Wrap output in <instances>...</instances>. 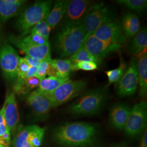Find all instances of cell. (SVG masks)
Listing matches in <instances>:
<instances>
[{
  "label": "cell",
  "instance_id": "cell-1",
  "mask_svg": "<svg viewBox=\"0 0 147 147\" xmlns=\"http://www.w3.org/2000/svg\"><path fill=\"white\" fill-rule=\"evenodd\" d=\"M96 127L86 122L68 123L54 131L55 141L63 147H87L94 142Z\"/></svg>",
  "mask_w": 147,
  "mask_h": 147
},
{
  "label": "cell",
  "instance_id": "cell-2",
  "mask_svg": "<svg viewBox=\"0 0 147 147\" xmlns=\"http://www.w3.org/2000/svg\"><path fill=\"white\" fill-rule=\"evenodd\" d=\"M85 38L82 22H64L56 36V49L61 57H70L83 47Z\"/></svg>",
  "mask_w": 147,
  "mask_h": 147
},
{
  "label": "cell",
  "instance_id": "cell-3",
  "mask_svg": "<svg viewBox=\"0 0 147 147\" xmlns=\"http://www.w3.org/2000/svg\"><path fill=\"white\" fill-rule=\"evenodd\" d=\"M108 98L106 87L90 90L78 99L69 108L74 115L91 116L98 114L104 107Z\"/></svg>",
  "mask_w": 147,
  "mask_h": 147
},
{
  "label": "cell",
  "instance_id": "cell-4",
  "mask_svg": "<svg viewBox=\"0 0 147 147\" xmlns=\"http://www.w3.org/2000/svg\"><path fill=\"white\" fill-rule=\"evenodd\" d=\"M51 1H39L28 7L18 19L16 26L23 38L27 36L37 24L47 20L51 11Z\"/></svg>",
  "mask_w": 147,
  "mask_h": 147
},
{
  "label": "cell",
  "instance_id": "cell-5",
  "mask_svg": "<svg viewBox=\"0 0 147 147\" xmlns=\"http://www.w3.org/2000/svg\"><path fill=\"white\" fill-rule=\"evenodd\" d=\"M115 19L110 7L103 2L94 3L82 20L86 39L108 21Z\"/></svg>",
  "mask_w": 147,
  "mask_h": 147
},
{
  "label": "cell",
  "instance_id": "cell-6",
  "mask_svg": "<svg viewBox=\"0 0 147 147\" xmlns=\"http://www.w3.org/2000/svg\"><path fill=\"white\" fill-rule=\"evenodd\" d=\"M87 84V82L85 80H68L53 93L46 95L51 100L55 108L78 96L86 88Z\"/></svg>",
  "mask_w": 147,
  "mask_h": 147
},
{
  "label": "cell",
  "instance_id": "cell-7",
  "mask_svg": "<svg viewBox=\"0 0 147 147\" xmlns=\"http://www.w3.org/2000/svg\"><path fill=\"white\" fill-rule=\"evenodd\" d=\"M147 104L142 101L134 105L124 128L125 134L132 138L138 136L147 129Z\"/></svg>",
  "mask_w": 147,
  "mask_h": 147
},
{
  "label": "cell",
  "instance_id": "cell-8",
  "mask_svg": "<svg viewBox=\"0 0 147 147\" xmlns=\"http://www.w3.org/2000/svg\"><path fill=\"white\" fill-rule=\"evenodd\" d=\"M45 129L36 125L22 128L16 135L13 147H40L42 144Z\"/></svg>",
  "mask_w": 147,
  "mask_h": 147
},
{
  "label": "cell",
  "instance_id": "cell-9",
  "mask_svg": "<svg viewBox=\"0 0 147 147\" xmlns=\"http://www.w3.org/2000/svg\"><path fill=\"white\" fill-rule=\"evenodd\" d=\"M20 58L11 45L0 44V67L5 78L13 82L17 78L16 70Z\"/></svg>",
  "mask_w": 147,
  "mask_h": 147
},
{
  "label": "cell",
  "instance_id": "cell-10",
  "mask_svg": "<svg viewBox=\"0 0 147 147\" xmlns=\"http://www.w3.org/2000/svg\"><path fill=\"white\" fill-rule=\"evenodd\" d=\"M138 86L137 61L131 58L130 64L119 81L116 83V91L121 97L135 94Z\"/></svg>",
  "mask_w": 147,
  "mask_h": 147
},
{
  "label": "cell",
  "instance_id": "cell-11",
  "mask_svg": "<svg viewBox=\"0 0 147 147\" xmlns=\"http://www.w3.org/2000/svg\"><path fill=\"white\" fill-rule=\"evenodd\" d=\"M93 34L105 42L118 44L122 46L126 41L121 22L115 19L101 26Z\"/></svg>",
  "mask_w": 147,
  "mask_h": 147
},
{
  "label": "cell",
  "instance_id": "cell-12",
  "mask_svg": "<svg viewBox=\"0 0 147 147\" xmlns=\"http://www.w3.org/2000/svg\"><path fill=\"white\" fill-rule=\"evenodd\" d=\"M83 47L100 63L104 58L111 53L119 51L122 45L105 42L91 34L86 39Z\"/></svg>",
  "mask_w": 147,
  "mask_h": 147
},
{
  "label": "cell",
  "instance_id": "cell-13",
  "mask_svg": "<svg viewBox=\"0 0 147 147\" xmlns=\"http://www.w3.org/2000/svg\"><path fill=\"white\" fill-rule=\"evenodd\" d=\"M26 101L35 115L39 117L47 116L54 108L52 102L47 96L37 89L32 90L27 95Z\"/></svg>",
  "mask_w": 147,
  "mask_h": 147
},
{
  "label": "cell",
  "instance_id": "cell-14",
  "mask_svg": "<svg viewBox=\"0 0 147 147\" xmlns=\"http://www.w3.org/2000/svg\"><path fill=\"white\" fill-rule=\"evenodd\" d=\"M94 3L87 0L69 1L64 16L65 22H82L85 16Z\"/></svg>",
  "mask_w": 147,
  "mask_h": 147
},
{
  "label": "cell",
  "instance_id": "cell-15",
  "mask_svg": "<svg viewBox=\"0 0 147 147\" xmlns=\"http://www.w3.org/2000/svg\"><path fill=\"white\" fill-rule=\"evenodd\" d=\"M9 41L27 56L40 61L51 55V48L49 43L39 46L31 45L24 43L20 38L14 36L9 37Z\"/></svg>",
  "mask_w": 147,
  "mask_h": 147
},
{
  "label": "cell",
  "instance_id": "cell-16",
  "mask_svg": "<svg viewBox=\"0 0 147 147\" xmlns=\"http://www.w3.org/2000/svg\"><path fill=\"white\" fill-rule=\"evenodd\" d=\"M5 122L11 134L16 132L20 119V115L14 93L9 92L5 96L3 104Z\"/></svg>",
  "mask_w": 147,
  "mask_h": 147
},
{
  "label": "cell",
  "instance_id": "cell-17",
  "mask_svg": "<svg viewBox=\"0 0 147 147\" xmlns=\"http://www.w3.org/2000/svg\"><path fill=\"white\" fill-rule=\"evenodd\" d=\"M131 109L130 106L124 103H117L110 110L109 123L113 128L123 130L129 116Z\"/></svg>",
  "mask_w": 147,
  "mask_h": 147
},
{
  "label": "cell",
  "instance_id": "cell-18",
  "mask_svg": "<svg viewBox=\"0 0 147 147\" xmlns=\"http://www.w3.org/2000/svg\"><path fill=\"white\" fill-rule=\"evenodd\" d=\"M26 2L24 0H0V19L6 21L16 16Z\"/></svg>",
  "mask_w": 147,
  "mask_h": 147
},
{
  "label": "cell",
  "instance_id": "cell-19",
  "mask_svg": "<svg viewBox=\"0 0 147 147\" xmlns=\"http://www.w3.org/2000/svg\"><path fill=\"white\" fill-rule=\"evenodd\" d=\"M137 69L139 86V95L144 98L147 94V54L143 53L138 56Z\"/></svg>",
  "mask_w": 147,
  "mask_h": 147
},
{
  "label": "cell",
  "instance_id": "cell-20",
  "mask_svg": "<svg viewBox=\"0 0 147 147\" xmlns=\"http://www.w3.org/2000/svg\"><path fill=\"white\" fill-rule=\"evenodd\" d=\"M41 80L36 76L16 79L13 82V92L19 95H27L32 90L38 88Z\"/></svg>",
  "mask_w": 147,
  "mask_h": 147
},
{
  "label": "cell",
  "instance_id": "cell-21",
  "mask_svg": "<svg viewBox=\"0 0 147 147\" xmlns=\"http://www.w3.org/2000/svg\"><path fill=\"white\" fill-rule=\"evenodd\" d=\"M121 28L126 38H132L141 30L138 18L131 13H126L121 19Z\"/></svg>",
  "mask_w": 147,
  "mask_h": 147
},
{
  "label": "cell",
  "instance_id": "cell-22",
  "mask_svg": "<svg viewBox=\"0 0 147 147\" xmlns=\"http://www.w3.org/2000/svg\"><path fill=\"white\" fill-rule=\"evenodd\" d=\"M147 30L146 28L140 30L129 45V51L134 56H139L147 52Z\"/></svg>",
  "mask_w": 147,
  "mask_h": 147
},
{
  "label": "cell",
  "instance_id": "cell-23",
  "mask_svg": "<svg viewBox=\"0 0 147 147\" xmlns=\"http://www.w3.org/2000/svg\"><path fill=\"white\" fill-rule=\"evenodd\" d=\"M69 1L61 0L55 2L53 9L50 11L47 21L51 29L55 28L64 17Z\"/></svg>",
  "mask_w": 147,
  "mask_h": 147
},
{
  "label": "cell",
  "instance_id": "cell-24",
  "mask_svg": "<svg viewBox=\"0 0 147 147\" xmlns=\"http://www.w3.org/2000/svg\"><path fill=\"white\" fill-rule=\"evenodd\" d=\"M51 64L54 69L56 77L59 78H69L73 66L69 59H52Z\"/></svg>",
  "mask_w": 147,
  "mask_h": 147
},
{
  "label": "cell",
  "instance_id": "cell-25",
  "mask_svg": "<svg viewBox=\"0 0 147 147\" xmlns=\"http://www.w3.org/2000/svg\"><path fill=\"white\" fill-rule=\"evenodd\" d=\"M68 80H69V78H59L54 76H49L40 81L37 89L44 94H49Z\"/></svg>",
  "mask_w": 147,
  "mask_h": 147
},
{
  "label": "cell",
  "instance_id": "cell-26",
  "mask_svg": "<svg viewBox=\"0 0 147 147\" xmlns=\"http://www.w3.org/2000/svg\"><path fill=\"white\" fill-rule=\"evenodd\" d=\"M11 144V134L5 122L3 106L0 109V144L9 147Z\"/></svg>",
  "mask_w": 147,
  "mask_h": 147
},
{
  "label": "cell",
  "instance_id": "cell-27",
  "mask_svg": "<svg viewBox=\"0 0 147 147\" xmlns=\"http://www.w3.org/2000/svg\"><path fill=\"white\" fill-rule=\"evenodd\" d=\"M126 69L127 65L126 63L124 62L123 59H121L120 65L117 68L105 71L108 78V84L105 87L107 88L111 84L117 83L119 81L126 71Z\"/></svg>",
  "mask_w": 147,
  "mask_h": 147
},
{
  "label": "cell",
  "instance_id": "cell-28",
  "mask_svg": "<svg viewBox=\"0 0 147 147\" xmlns=\"http://www.w3.org/2000/svg\"><path fill=\"white\" fill-rule=\"evenodd\" d=\"M69 59L72 64L86 61L94 62L98 64H100L98 60L93 56L84 47H81L78 51L71 56L69 57Z\"/></svg>",
  "mask_w": 147,
  "mask_h": 147
},
{
  "label": "cell",
  "instance_id": "cell-29",
  "mask_svg": "<svg viewBox=\"0 0 147 147\" xmlns=\"http://www.w3.org/2000/svg\"><path fill=\"white\" fill-rule=\"evenodd\" d=\"M116 2L130 10L139 13L144 11L147 9V0H117Z\"/></svg>",
  "mask_w": 147,
  "mask_h": 147
},
{
  "label": "cell",
  "instance_id": "cell-30",
  "mask_svg": "<svg viewBox=\"0 0 147 147\" xmlns=\"http://www.w3.org/2000/svg\"><path fill=\"white\" fill-rule=\"evenodd\" d=\"M51 61L52 59L50 55L40 61L39 66L37 67V72L35 76L36 78L42 81L46 78L47 75H49L51 68Z\"/></svg>",
  "mask_w": 147,
  "mask_h": 147
},
{
  "label": "cell",
  "instance_id": "cell-31",
  "mask_svg": "<svg viewBox=\"0 0 147 147\" xmlns=\"http://www.w3.org/2000/svg\"><path fill=\"white\" fill-rule=\"evenodd\" d=\"M51 30V28L47 24V20H44L33 27L29 34H36L49 38Z\"/></svg>",
  "mask_w": 147,
  "mask_h": 147
},
{
  "label": "cell",
  "instance_id": "cell-32",
  "mask_svg": "<svg viewBox=\"0 0 147 147\" xmlns=\"http://www.w3.org/2000/svg\"><path fill=\"white\" fill-rule=\"evenodd\" d=\"M20 38L24 43L34 46L42 45L49 43V38L36 34H29L26 36Z\"/></svg>",
  "mask_w": 147,
  "mask_h": 147
},
{
  "label": "cell",
  "instance_id": "cell-33",
  "mask_svg": "<svg viewBox=\"0 0 147 147\" xmlns=\"http://www.w3.org/2000/svg\"><path fill=\"white\" fill-rule=\"evenodd\" d=\"M73 71L82 70L84 71H93L97 69L98 68V64L94 62L86 61L81 62L79 63L73 64Z\"/></svg>",
  "mask_w": 147,
  "mask_h": 147
},
{
  "label": "cell",
  "instance_id": "cell-34",
  "mask_svg": "<svg viewBox=\"0 0 147 147\" xmlns=\"http://www.w3.org/2000/svg\"><path fill=\"white\" fill-rule=\"evenodd\" d=\"M30 67V65L27 63L26 61L24 59V57H20L17 67L16 79L24 78L27 73L28 72Z\"/></svg>",
  "mask_w": 147,
  "mask_h": 147
},
{
  "label": "cell",
  "instance_id": "cell-35",
  "mask_svg": "<svg viewBox=\"0 0 147 147\" xmlns=\"http://www.w3.org/2000/svg\"><path fill=\"white\" fill-rule=\"evenodd\" d=\"M24 59L26 61L27 63L28 64L30 67H38L40 63V61L38 60L37 59L32 58L30 56L26 55L24 57Z\"/></svg>",
  "mask_w": 147,
  "mask_h": 147
},
{
  "label": "cell",
  "instance_id": "cell-36",
  "mask_svg": "<svg viewBox=\"0 0 147 147\" xmlns=\"http://www.w3.org/2000/svg\"><path fill=\"white\" fill-rule=\"evenodd\" d=\"M37 67H30L28 72L27 73L24 78H32V77L35 76L37 72Z\"/></svg>",
  "mask_w": 147,
  "mask_h": 147
},
{
  "label": "cell",
  "instance_id": "cell-37",
  "mask_svg": "<svg viewBox=\"0 0 147 147\" xmlns=\"http://www.w3.org/2000/svg\"><path fill=\"white\" fill-rule=\"evenodd\" d=\"M140 147H147V129L143 133L142 139Z\"/></svg>",
  "mask_w": 147,
  "mask_h": 147
},
{
  "label": "cell",
  "instance_id": "cell-38",
  "mask_svg": "<svg viewBox=\"0 0 147 147\" xmlns=\"http://www.w3.org/2000/svg\"><path fill=\"white\" fill-rule=\"evenodd\" d=\"M125 147V146H118V147Z\"/></svg>",
  "mask_w": 147,
  "mask_h": 147
},
{
  "label": "cell",
  "instance_id": "cell-39",
  "mask_svg": "<svg viewBox=\"0 0 147 147\" xmlns=\"http://www.w3.org/2000/svg\"><path fill=\"white\" fill-rule=\"evenodd\" d=\"M0 147H5V146H2V145H1V144H0Z\"/></svg>",
  "mask_w": 147,
  "mask_h": 147
}]
</instances>
